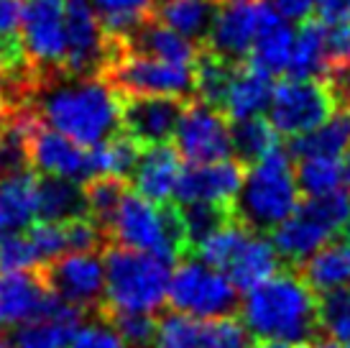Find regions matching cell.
Here are the masks:
<instances>
[{
	"label": "cell",
	"mask_w": 350,
	"mask_h": 348,
	"mask_svg": "<svg viewBox=\"0 0 350 348\" xmlns=\"http://www.w3.org/2000/svg\"><path fill=\"white\" fill-rule=\"evenodd\" d=\"M179 210H182V221H185V233H187V243H189V253L195 251L204 238H210L217 228H223L230 218H235L230 205L187 203V205H179Z\"/></svg>",
	"instance_id": "cell-38"
},
{
	"label": "cell",
	"mask_w": 350,
	"mask_h": 348,
	"mask_svg": "<svg viewBox=\"0 0 350 348\" xmlns=\"http://www.w3.org/2000/svg\"><path fill=\"white\" fill-rule=\"evenodd\" d=\"M217 13L220 3L215 0H159L156 5V18L200 47L210 39Z\"/></svg>",
	"instance_id": "cell-28"
},
{
	"label": "cell",
	"mask_w": 350,
	"mask_h": 348,
	"mask_svg": "<svg viewBox=\"0 0 350 348\" xmlns=\"http://www.w3.org/2000/svg\"><path fill=\"white\" fill-rule=\"evenodd\" d=\"M314 16L325 23H350V0H317Z\"/></svg>",
	"instance_id": "cell-43"
},
{
	"label": "cell",
	"mask_w": 350,
	"mask_h": 348,
	"mask_svg": "<svg viewBox=\"0 0 350 348\" xmlns=\"http://www.w3.org/2000/svg\"><path fill=\"white\" fill-rule=\"evenodd\" d=\"M197 348H253V336L243 320L233 315L202 318Z\"/></svg>",
	"instance_id": "cell-39"
},
{
	"label": "cell",
	"mask_w": 350,
	"mask_h": 348,
	"mask_svg": "<svg viewBox=\"0 0 350 348\" xmlns=\"http://www.w3.org/2000/svg\"><path fill=\"white\" fill-rule=\"evenodd\" d=\"M345 348H350V346H345Z\"/></svg>",
	"instance_id": "cell-53"
},
{
	"label": "cell",
	"mask_w": 350,
	"mask_h": 348,
	"mask_svg": "<svg viewBox=\"0 0 350 348\" xmlns=\"http://www.w3.org/2000/svg\"><path fill=\"white\" fill-rule=\"evenodd\" d=\"M3 67H5V57H3V51H0V72H3Z\"/></svg>",
	"instance_id": "cell-49"
},
{
	"label": "cell",
	"mask_w": 350,
	"mask_h": 348,
	"mask_svg": "<svg viewBox=\"0 0 350 348\" xmlns=\"http://www.w3.org/2000/svg\"><path fill=\"white\" fill-rule=\"evenodd\" d=\"M299 348H345L342 343L332 338H314V340H307V343H301Z\"/></svg>",
	"instance_id": "cell-45"
},
{
	"label": "cell",
	"mask_w": 350,
	"mask_h": 348,
	"mask_svg": "<svg viewBox=\"0 0 350 348\" xmlns=\"http://www.w3.org/2000/svg\"><path fill=\"white\" fill-rule=\"evenodd\" d=\"M235 282L225 271L204 264L200 256L187 253L174 264L169 282V305L197 318L233 315L241 308Z\"/></svg>",
	"instance_id": "cell-7"
},
{
	"label": "cell",
	"mask_w": 350,
	"mask_h": 348,
	"mask_svg": "<svg viewBox=\"0 0 350 348\" xmlns=\"http://www.w3.org/2000/svg\"><path fill=\"white\" fill-rule=\"evenodd\" d=\"M292 51H294L292 26L286 23L284 16H276L258 34V39H256L251 54H248V62L256 64L258 69H263V72L273 75V77H279V75H286L289 62H292Z\"/></svg>",
	"instance_id": "cell-32"
},
{
	"label": "cell",
	"mask_w": 350,
	"mask_h": 348,
	"mask_svg": "<svg viewBox=\"0 0 350 348\" xmlns=\"http://www.w3.org/2000/svg\"><path fill=\"white\" fill-rule=\"evenodd\" d=\"M294 159L307 156H345L350 151V105H340L325 123L289 138Z\"/></svg>",
	"instance_id": "cell-27"
},
{
	"label": "cell",
	"mask_w": 350,
	"mask_h": 348,
	"mask_svg": "<svg viewBox=\"0 0 350 348\" xmlns=\"http://www.w3.org/2000/svg\"><path fill=\"white\" fill-rule=\"evenodd\" d=\"M41 261L36 246L31 243L29 233H10L0 238V271H26L41 269Z\"/></svg>",
	"instance_id": "cell-41"
},
{
	"label": "cell",
	"mask_w": 350,
	"mask_h": 348,
	"mask_svg": "<svg viewBox=\"0 0 350 348\" xmlns=\"http://www.w3.org/2000/svg\"><path fill=\"white\" fill-rule=\"evenodd\" d=\"M0 348H16V346H13V343H10V340L0 338Z\"/></svg>",
	"instance_id": "cell-48"
},
{
	"label": "cell",
	"mask_w": 350,
	"mask_h": 348,
	"mask_svg": "<svg viewBox=\"0 0 350 348\" xmlns=\"http://www.w3.org/2000/svg\"><path fill=\"white\" fill-rule=\"evenodd\" d=\"M113 57V44L107 41L90 0H67V57L64 75L72 77H98Z\"/></svg>",
	"instance_id": "cell-13"
},
{
	"label": "cell",
	"mask_w": 350,
	"mask_h": 348,
	"mask_svg": "<svg viewBox=\"0 0 350 348\" xmlns=\"http://www.w3.org/2000/svg\"><path fill=\"white\" fill-rule=\"evenodd\" d=\"M90 215L85 182L57 174H39V221H72Z\"/></svg>",
	"instance_id": "cell-29"
},
{
	"label": "cell",
	"mask_w": 350,
	"mask_h": 348,
	"mask_svg": "<svg viewBox=\"0 0 350 348\" xmlns=\"http://www.w3.org/2000/svg\"><path fill=\"white\" fill-rule=\"evenodd\" d=\"M90 5L95 10L107 41L116 47L141 29L146 21L156 18L159 0H90Z\"/></svg>",
	"instance_id": "cell-31"
},
{
	"label": "cell",
	"mask_w": 350,
	"mask_h": 348,
	"mask_svg": "<svg viewBox=\"0 0 350 348\" xmlns=\"http://www.w3.org/2000/svg\"><path fill=\"white\" fill-rule=\"evenodd\" d=\"M279 16L269 0H238L220 5V13L215 18L213 34L207 39V47L220 51L225 57L243 62L251 54L253 44L258 39L263 26Z\"/></svg>",
	"instance_id": "cell-14"
},
{
	"label": "cell",
	"mask_w": 350,
	"mask_h": 348,
	"mask_svg": "<svg viewBox=\"0 0 350 348\" xmlns=\"http://www.w3.org/2000/svg\"><path fill=\"white\" fill-rule=\"evenodd\" d=\"M39 218V174L26 169L0 177V238L26 231Z\"/></svg>",
	"instance_id": "cell-22"
},
{
	"label": "cell",
	"mask_w": 350,
	"mask_h": 348,
	"mask_svg": "<svg viewBox=\"0 0 350 348\" xmlns=\"http://www.w3.org/2000/svg\"><path fill=\"white\" fill-rule=\"evenodd\" d=\"M297 182L301 197L327 195L338 187H348V154L297 159Z\"/></svg>",
	"instance_id": "cell-33"
},
{
	"label": "cell",
	"mask_w": 350,
	"mask_h": 348,
	"mask_svg": "<svg viewBox=\"0 0 350 348\" xmlns=\"http://www.w3.org/2000/svg\"><path fill=\"white\" fill-rule=\"evenodd\" d=\"M100 312L113 323V328L128 340L131 348H144V346H148V343H154L156 323H159V318H154V312L113 310V308H107V305H103Z\"/></svg>",
	"instance_id": "cell-40"
},
{
	"label": "cell",
	"mask_w": 350,
	"mask_h": 348,
	"mask_svg": "<svg viewBox=\"0 0 350 348\" xmlns=\"http://www.w3.org/2000/svg\"><path fill=\"white\" fill-rule=\"evenodd\" d=\"M174 146L187 164L220 162L233 156L230 118L223 110L192 97L174 134Z\"/></svg>",
	"instance_id": "cell-11"
},
{
	"label": "cell",
	"mask_w": 350,
	"mask_h": 348,
	"mask_svg": "<svg viewBox=\"0 0 350 348\" xmlns=\"http://www.w3.org/2000/svg\"><path fill=\"white\" fill-rule=\"evenodd\" d=\"M31 164L39 174H57L75 182H88L95 177L92 149L46 126L39 116L31 128Z\"/></svg>",
	"instance_id": "cell-16"
},
{
	"label": "cell",
	"mask_w": 350,
	"mask_h": 348,
	"mask_svg": "<svg viewBox=\"0 0 350 348\" xmlns=\"http://www.w3.org/2000/svg\"><path fill=\"white\" fill-rule=\"evenodd\" d=\"M107 238L118 246L154 251L169 261L189 253L185 221L176 203H154L136 190H128L107 225Z\"/></svg>",
	"instance_id": "cell-4"
},
{
	"label": "cell",
	"mask_w": 350,
	"mask_h": 348,
	"mask_svg": "<svg viewBox=\"0 0 350 348\" xmlns=\"http://www.w3.org/2000/svg\"><path fill=\"white\" fill-rule=\"evenodd\" d=\"M103 77L120 95H179L195 97V64L113 51Z\"/></svg>",
	"instance_id": "cell-9"
},
{
	"label": "cell",
	"mask_w": 350,
	"mask_h": 348,
	"mask_svg": "<svg viewBox=\"0 0 350 348\" xmlns=\"http://www.w3.org/2000/svg\"><path fill=\"white\" fill-rule=\"evenodd\" d=\"M253 348H297L292 343H284V340H256Z\"/></svg>",
	"instance_id": "cell-46"
},
{
	"label": "cell",
	"mask_w": 350,
	"mask_h": 348,
	"mask_svg": "<svg viewBox=\"0 0 350 348\" xmlns=\"http://www.w3.org/2000/svg\"><path fill=\"white\" fill-rule=\"evenodd\" d=\"M338 108V95L325 77H284L273 85L269 121L279 136L294 138L325 123Z\"/></svg>",
	"instance_id": "cell-8"
},
{
	"label": "cell",
	"mask_w": 350,
	"mask_h": 348,
	"mask_svg": "<svg viewBox=\"0 0 350 348\" xmlns=\"http://www.w3.org/2000/svg\"><path fill=\"white\" fill-rule=\"evenodd\" d=\"M273 8L279 10V16H284L286 21H301L312 16L314 3L317 0H269Z\"/></svg>",
	"instance_id": "cell-44"
},
{
	"label": "cell",
	"mask_w": 350,
	"mask_h": 348,
	"mask_svg": "<svg viewBox=\"0 0 350 348\" xmlns=\"http://www.w3.org/2000/svg\"><path fill=\"white\" fill-rule=\"evenodd\" d=\"M238 69H241L238 59L225 57L220 51H215L213 47L202 44L195 59V97L225 113L228 95H230Z\"/></svg>",
	"instance_id": "cell-24"
},
{
	"label": "cell",
	"mask_w": 350,
	"mask_h": 348,
	"mask_svg": "<svg viewBox=\"0 0 350 348\" xmlns=\"http://www.w3.org/2000/svg\"><path fill=\"white\" fill-rule=\"evenodd\" d=\"M41 269L0 271V333L39 315L51 292Z\"/></svg>",
	"instance_id": "cell-19"
},
{
	"label": "cell",
	"mask_w": 350,
	"mask_h": 348,
	"mask_svg": "<svg viewBox=\"0 0 350 348\" xmlns=\"http://www.w3.org/2000/svg\"><path fill=\"white\" fill-rule=\"evenodd\" d=\"M314 292L350 287V236H338L297 266Z\"/></svg>",
	"instance_id": "cell-26"
},
{
	"label": "cell",
	"mask_w": 350,
	"mask_h": 348,
	"mask_svg": "<svg viewBox=\"0 0 350 348\" xmlns=\"http://www.w3.org/2000/svg\"><path fill=\"white\" fill-rule=\"evenodd\" d=\"M69 348H131V346H128V340L113 328V323L98 310V312H95V320H92V323H85V325L77 330V336L72 338Z\"/></svg>",
	"instance_id": "cell-42"
},
{
	"label": "cell",
	"mask_w": 350,
	"mask_h": 348,
	"mask_svg": "<svg viewBox=\"0 0 350 348\" xmlns=\"http://www.w3.org/2000/svg\"><path fill=\"white\" fill-rule=\"evenodd\" d=\"M189 100L192 97L179 95H123L120 126L144 149L169 144V138H174L176 126L185 116Z\"/></svg>",
	"instance_id": "cell-15"
},
{
	"label": "cell",
	"mask_w": 350,
	"mask_h": 348,
	"mask_svg": "<svg viewBox=\"0 0 350 348\" xmlns=\"http://www.w3.org/2000/svg\"><path fill=\"white\" fill-rule=\"evenodd\" d=\"M348 187H350V151H348Z\"/></svg>",
	"instance_id": "cell-51"
},
{
	"label": "cell",
	"mask_w": 350,
	"mask_h": 348,
	"mask_svg": "<svg viewBox=\"0 0 350 348\" xmlns=\"http://www.w3.org/2000/svg\"><path fill=\"white\" fill-rule=\"evenodd\" d=\"M317 320L325 338L350 346V287L317 292Z\"/></svg>",
	"instance_id": "cell-37"
},
{
	"label": "cell",
	"mask_w": 350,
	"mask_h": 348,
	"mask_svg": "<svg viewBox=\"0 0 350 348\" xmlns=\"http://www.w3.org/2000/svg\"><path fill=\"white\" fill-rule=\"evenodd\" d=\"M248 236H251V228H248L243 221L230 218L223 228H217L210 238H204V241L200 243L192 253H195V256H200L204 264L215 266V269L228 271V266L233 264L235 253L241 251V246L245 243V238H248Z\"/></svg>",
	"instance_id": "cell-35"
},
{
	"label": "cell",
	"mask_w": 350,
	"mask_h": 348,
	"mask_svg": "<svg viewBox=\"0 0 350 348\" xmlns=\"http://www.w3.org/2000/svg\"><path fill=\"white\" fill-rule=\"evenodd\" d=\"M128 190H131V179L118 177V174H98V177H90L85 182L90 215L105 228V233Z\"/></svg>",
	"instance_id": "cell-36"
},
{
	"label": "cell",
	"mask_w": 350,
	"mask_h": 348,
	"mask_svg": "<svg viewBox=\"0 0 350 348\" xmlns=\"http://www.w3.org/2000/svg\"><path fill=\"white\" fill-rule=\"evenodd\" d=\"M182 169L185 166H182V156L176 151V146H146L141 151L136 169L131 174V184L136 192H141L154 203H172Z\"/></svg>",
	"instance_id": "cell-20"
},
{
	"label": "cell",
	"mask_w": 350,
	"mask_h": 348,
	"mask_svg": "<svg viewBox=\"0 0 350 348\" xmlns=\"http://www.w3.org/2000/svg\"><path fill=\"white\" fill-rule=\"evenodd\" d=\"M8 116H10V110H8V105H5V100L0 97V126L8 121Z\"/></svg>",
	"instance_id": "cell-47"
},
{
	"label": "cell",
	"mask_w": 350,
	"mask_h": 348,
	"mask_svg": "<svg viewBox=\"0 0 350 348\" xmlns=\"http://www.w3.org/2000/svg\"><path fill=\"white\" fill-rule=\"evenodd\" d=\"M174 261L154 251L110 243L105 249V305L113 310L156 312L169 302Z\"/></svg>",
	"instance_id": "cell-5"
},
{
	"label": "cell",
	"mask_w": 350,
	"mask_h": 348,
	"mask_svg": "<svg viewBox=\"0 0 350 348\" xmlns=\"http://www.w3.org/2000/svg\"><path fill=\"white\" fill-rule=\"evenodd\" d=\"M348 221L350 187H338L327 195L301 197L297 210L271 231V241L284 264L297 269L325 243L338 238Z\"/></svg>",
	"instance_id": "cell-6"
},
{
	"label": "cell",
	"mask_w": 350,
	"mask_h": 348,
	"mask_svg": "<svg viewBox=\"0 0 350 348\" xmlns=\"http://www.w3.org/2000/svg\"><path fill=\"white\" fill-rule=\"evenodd\" d=\"M113 51L144 54V57L166 59V62H179V64H195L197 54H200V44L187 39L185 34L174 31L159 18H151L138 31H133L126 41L116 44Z\"/></svg>",
	"instance_id": "cell-21"
},
{
	"label": "cell",
	"mask_w": 350,
	"mask_h": 348,
	"mask_svg": "<svg viewBox=\"0 0 350 348\" xmlns=\"http://www.w3.org/2000/svg\"><path fill=\"white\" fill-rule=\"evenodd\" d=\"M44 279L59 297L85 308L95 315L105 305L107 274L100 251H67L44 266Z\"/></svg>",
	"instance_id": "cell-12"
},
{
	"label": "cell",
	"mask_w": 350,
	"mask_h": 348,
	"mask_svg": "<svg viewBox=\"0 0 350 348\" xmlns=\"http://www.w3.org/2000/svg\"><path fill=\"white\" fill-rule=\"evenodd\" d=\"M230 134H233V156L245 166L256 164L279 146V131L263 116L230 121Z\"/></svg>",
	"instance_id": "cell-34"
},
{
	"label": "cell",
	"mask_w": 350,
	"mask_h": 348,
	"mask_svg": "<svg viewBox=\"0 0 350 348\" xmlns=\"http://www.w3.org/2000/svg\"><path fill=\"white\" fill-rule=\"evenodd\" d=\"M299 203L301 190L297 182L294 156L289 149L276 146L245 169L243 187L233 205V213L251 231L271 233L297 210Z\"/></svg>",
	"instance_id": "cell-3"
},
{
	"label": "cell",
	"mask_w": 350,
	"mask_h": 348,
	"mask_svg": "<svg viewBox=\"0 0 350 348\" xmlns=\"http://www.w3.org/2000/svg\"><path fill=\"white\" fill-rule=\"evenodd\" d=\"M90 312L75 302L59 297L57 292H49V297L39 310L36 318L18 325L13 336L16 348H69L77 330L85 325Z\"/></svg>",
	"instance_id": "cell-18"
},
{
	"label": "cell",
	"mask_w": 350,
	"mask_h": 348,
	"mask_svg": "<svg viewBox=\"0 0 350 348\" xmlns=\"http://www.w3.org/2000/svg\"><path fill=\"white\" fill-rule=\"evenodd\" d=\"M31 110L46 126L57 128L82 146L103 144L123 131V95L103 75L72 77L57 72L41 77Z\"/></svg>",
	"instance_id": "cell-1"
},
{
	"label": "cell",
	"mask_w": 350,
	"mask_h": 348,
	"mask_svg": "<svg viewBox=\"0 0 350 348\" xmlns=\"http://www.w3.org/2000/svg\"><path fill=\"white\" fill-rule=\"evenodd\" d=\"M327 69V26L320 16H307L294 31V51L286 77H322Z\"/></svg>",
	"instance_id": "cell-30"
},
{
	"label": "cell",
	"mask_w": 350,
	"mask_h": 348,
	"mask_svg": "<svg viewBox=\"0 0 350 348\" xmlns=\"http://www.w3.org/2000/svg\"><path fill=\"white\" fill-rule=\"evenodd\" d=\"M345 236H350V221H348V225H345Z\"/></svg>",
	"instance_id": "cell-52"
},
{
	"label": "cell",
	"mask_w": 350,
	"mask_h": 348,
	"mask_svg": "<svg viewBox=\"0 0 350 348\" xmlns=\"http://www.w3.org/2000/svg\"><path fill=\"white\" fill-rule=\"evenodd\" d=\"M215 3H220V5H225V3H238V0H215Z\"/></svg>",
	"instance_id": "cell-50"
},
{
	"label": "cell",
	"mask_w": 350,
	"mask_h": 348,
	"mask_svg": "<svg viewBox=\"0 0 350 348\" xmlns=\"http://www.w3.org/2000/svg\"><path fill=\"white\" fill-rule=\"evenodd\" d=\"M273 97V75L258 69L248 59L241 62V69L233 79L225 116L230 121H243V118L263 116Z\"/></svg>",
	"instance_id": "cell-25"
},
{
	"label": "cell",
	"mask_w": 350,
	"mask_h": 348,
	"mask_svg": "<svg viewBox=\"0 0 350 348\" xmlns=\"http://www.w3.org/2000/svg\"><path fill=\"white\" fill-rule=\"evenodd\" d=\"M245 169L235 156L204 164H187L176 184L174 203H215L233 208L245 179Z\"/></svg>",
	"instance_id": "cell-17"
},
{
	"label": "cell",
	"mask_w": 350,
	"mask_h": 348,
	"mask_svg": "<svg viewBox=\"0 0 350 348\" xmlns=\"http://www.w3.org/2000/svg\"><path fill=\"white\" fill-rule=\"evenodd\" d=\"M21 41L41 77L62 72L67 57V0H23Z\"/></svg>",
	"instance_id": "cell-10"
},
{
	"label": "cell",
	"mask_w": 350,
	"mask_h": 348,
	"mask_svg": "<svg viewBox=\"0 0 350 348\" xmlns=\"http://www.w3.org/2000/svg\"><path fill=\"white\" fill-rule=\"evenodd\" d=\"M241 320L256 340H284L301 346L322 336L317 292L294 266L289 271H276L271 279L245 292Z\"/></svg>",
	"instance_id": "cell-2"
},
{
	"label": "cell",
	"mask_w": 350,
	"mask_h": 348,
	"mask_svg": "<svg viewBox=\"0 0 350 348\" xmlns=\"http://www.w3.org/2000/svg\"><path fill=\"white\" fill-rule=\"evenodd\" d=\"M276 271H282V256L273 246L271 236L258 231H251L241 246V251L235 253L233 264L228 266V277L235 282V287L241 292H248L258 287L261 282L271 279Z\"/></svg>",
	"instance_id": "cell-23"
}]
</instances>
